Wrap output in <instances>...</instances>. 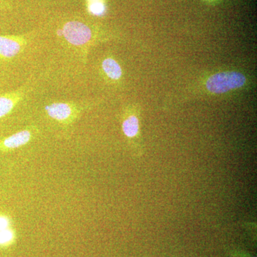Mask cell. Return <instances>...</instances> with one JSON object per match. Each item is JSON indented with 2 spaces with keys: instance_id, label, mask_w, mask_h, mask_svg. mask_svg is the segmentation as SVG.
<instances>
[{
  "instance_id": "6da1fadb",
  "label": "cell",
  "mask_w": 257,
  "mask_h": 257,
  "mask_svg": "<svg viewBox=\"0 0 257 257\" xmlns=\"http://www.w3.org/2000/svg\"><path fill=\"white\" fill-rule=\"evenodd\" d=\"M246 82V77L242 73L229 71L211 75L206 82V87L214 94H224L243 87Z\"/></svg>"
},
{
  "instance_id": "7a4b0ae2",
  "label": "cell",
  "mask_w": 257,
  "mask_h": 257,
  "mask_svg": "<svg viewBox=\"0 0 257 257\" xmlns=\"http://www.w3.org/2000/svg\"><path fill=\"white\" fill-rule=\"evenodd\" d=\"M62 35L69 45L77 48H87L96 37L92 28L80 21H69L64 24Z\"/></svg>"
},
{
  "instance_id": "3957f363",
  "label": "cell",
  "mask_w": 257,
  "mask_h": 257,
  "mask_svg": "<svg viewBox=\"0 0 257 257\" xmlns=\"http://www.w3.org/2000/svg\"><path fill=\"white\" fill-rule=\"evenodd\" d=\"M82 109V106L72 102H53L45 106L48 116L60 122L73 119Z\"/></svg>"
},
{
  "instance_id": "277c9868",
  "label": "cell",
  "mask_w": 257,
  "mask_h": 257,
  "mask_svg": "<svg viewBox=\"0 0 257 257\" xmlns=\"http://www.w3.org/2000/svg\"><path fill=\"white\" fill-rule=\"evenodd\" d=\"M27 40L25 36L0 35V58L5 60L14 58L26 46Z\"/></svg>"
},
{
  "instance_id": "5b68a950",
  "label": "cell",
  "mask_w": 257,
  "mask_h": 257,
  "mask_svg": "<svg viewBox=\"0 0 257 257\" xmlns=\"http://www.w3.org/2000/svg\"><path fill=\"white\" fill-rule=\"evenodd\" d=\"M25 95L23 90L0 94V118L9 114Z\"/></svg>"
},
{
  "instance_id": "8992f818",
  "label": "cell",
  "mask_w": 257,
  "mask_h": 257,
  "mask_svg": "<svg viewBox=\"0 0 257 257\" xmlns=\"http://www.w3.org/2000/svg\"><path fill=\"white\" fill-rule=\"evenodd\" d=\"M32 133L29 130H23L19 132L5 138L3 141H0V149L4 150H12L28 144L31 140Z\"/></svg>"
},
{
  "instance_id": "52a82bcc",
  "label": "cell",
  "mask_w": 257,
  "mask_h": 257,
  "mask_svg": "<svg viewBox=\"0 0 257 257\" xmlns=\"http://www.w3.org/2000/svg\"><path fill=\"white\" fill-rule=\"evenodd\" d=\"M101 69L106 77L111 80H119L122 77V69L121 66L111 57H107L102 61Z\"/></svg>"
},
{
  "instance_id": "ba28073f",
  "label": "cell",
  "mask_w": 257,
  "mask_h": 257,
  "mask_svg": "<svg viewBox=\"0 0 257 257\" xmlns=\"http://www.w3.org/2000/svg\"><path fill=\"white\" fill-rule=\"evenodd\" d=\"M122 130L125 136L128 138H134L140 131V121L135 114L130 115L123 121Z\"/></svg>"
},
{
  "instance_id": "9c48e42d",
  "label": "cell",
  "mask_w": 257,
  "mask_h": 257,
  "mask_svg": "<svg viewBox=\"0 0 257 257\" xmlns=\"http://www.w3.org/2000/svg\"><path fill=\"white\" fill-rule=\"evenodd\" d=\"M106 5L101 0L89 2L88 3V11L95 16H101L106 13Z\"/></svg>"
},
{
  "instance_id": "30bf717a",
  "label": "cell",
  "mask_w": 257,
  "mask_h": 257,
  "mask_svg": "<svg viewBox=\"0 0 257 257\" xmlns=\"http://www.w3.org/2000/svg\"><path fill=\"white\" fill-rule=\"evenodd\" d=\"M13 231L8 229L0 231V245H6L10 243L13 239Z\"/></svg>"
},
{
  "instance_id": "8fae6325",
  "label": "cell",
  "mask_w": 257,
  "mask_h": 257,
  "mask_svg": "<svg viewBox=\"0 0 257 257\" xmlns=\"http://www.w3.org/2000/svg\"><path fill=\"white\" fill-rule=\"evenodd\" d=\"M9 226V221L5 216H0V231L8 229Z\"/></svg>"
},
{
  "instance_id": "7c38bea8",
  "label": "cell",
  "mask_w": 257,
  "mask_h": 257,
  "mask_svg": "<svg viewBox=\"0 0 257 257\" xmlns=\"http://www.w3.org/2000/svg\"><path fill=\"white\" fill-rule=\"evenodd\" d=\"M89 2L97 1V0H88Z\"/></svg>"
}]
</instances>
